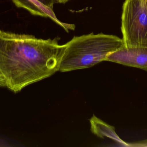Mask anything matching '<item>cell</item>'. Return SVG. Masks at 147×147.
<instances>
[{"mask_svg": "<svg viewBox=\"0 0 147 147\" xmlns=\"http://www.w3.org/2000/svg\"><path fill=\"white\" fill-rule=\"evenodd\" d=\"M59 37L47 39L0 30V73L15 93L59 71L65 45Z\"/></svg>", "mask_w": 147, "mask_h": 147, "instance_id": "obj_1", "label": "cell"}, {"mask_svg": "<svg viewBox=\"0 0 147 147\" xmlns=\"http://www.w3.org/2000/svg\"><path fill=\"white\" fill-rule=\"evenodd\" d=\"M65 45L59 66L62 72L90 68L106 61L109 54L125 47L118 36L93 33L74 36Z\"/></svg>", "mask_w": 147, "mask_h": 147, "instance_id": "obj_2", "label": "cell"}, {"mask_svg": "<svg viewBox=\"0 0 147 147\" xmlns=\"http://www.w3.org/2000/svg\"><path fill=\"white\" fill-rule=\"evenodd\" d=\"M121 30L125 47H147V0H125Z\"/></svg>", "mask_w": 147, "mask_h": 147, "instance_id": "obj_3", "label": "cell"}, {"mask_svg": "<svg viewBox=\"0 0 147 147\" xmlns=\"http://www.w3.org/2000/svg\"><path fill=\"white\" fill-rule=\"evenodd\" d=\"M106 61L147 71V47H124L109 54Z\"/></svg>", "mask_w": 147, "mask_h": 147, "instance_id": "obj_4", "label": "cell"}, {"mask_svg": "<svg viewBox=\"0 0 147 147\" xmlns=\"http://www.w3.org/2000/svg\"><path fill=\"white\" fill-rule=\"evenodd\" d=\"M18 7L27 9L34 15L38 16L45 18H50L62 27L66 32L75 29L74 24H68L62 22L55 15L53 9L46 6L38 0H12Z\"/></svg>", "mask_w": 147, "mask_h": 147, "instance_id": "obj_5", "label": "cell"}, {"mask_svg": "<svg viewBox=\"0 0 147 147\" xmlns=\"http://www.w3.org/2000/svg\"><path fill=\"white\" fill-rule=\"evenodd\" d=\"M46 6L53 9V6L56 3H58L57 0H38Z\"/></svg>", "mask_w": 147, "mask_h": 147, "instance_id": "obj_6", "label": "cell"}, {"mask_svg": "<svg viewBox=\"0 0 147 147\" xmlns=\"http://www.w3.org/2000/svg\"><path fill=\"white\" fill-rule=\"evenodd\" d=\"M0 87H6L5 79L1 73H0Z\"/></svg>", "mask_w": 147, "mask_h": 147, "instance_id": "obj_7", "label": "cell"}, {"mask_svg": "<svg viewBox=\"0 0 147 147\" xmlns=\"http://www.w3.org/2000/svg\"><path fill=\"white\" fill-rule=\"evenodd\" d=\"M58 3H65L70 0H57Z\"/></svg>", "mask_w": 147, "mask_h": 147, "instance_id": "obj_8", "label": "cell"}, {"mask_svg": "<svg viewBox=\"0 0 147 147\" xmlns=\"http://www.w3.org/2000/svg\"></svg>", "mask_w": 147, "mask_h": 147, "instance_id": "obj_9", "label": "cell"}]
</instances>
